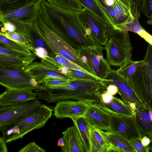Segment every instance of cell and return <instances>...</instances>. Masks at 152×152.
Masks as SVG:
<instances>
[{"label":"cell","instance_id":"obj_1","mask_svg":"<svg viewBox=\"0 0 152 152\" xmlns=\"http://www.w3.org/2000/svg\"><path fill=\"white\" fill-rule=\"evenodd\" d=\"M79 12L61 8L46 0L41 2L39 15L45 24L58 35L68 40L76 48L79 45L101 46L81 22Z\"/></svg>","mask_w":152,"mask_h":152},{"label":"cell","instance_id":"obj_2","mask_svg":"<svg viewBox=\"0 0 152 152\" xmlns=\"http://www.w3.org/2000/svg\"><path fill=\"white\" fill-rule=\"evenodd\" d=\"M106 80L71 79L62 86L36 92V97L48 103L64 100H77L89 104L99 103L102 93L107 91Z\"/></svg>","mask_w":152,"mask_h":152},{"label":"cell","instance_id":"obj_3","mask_svg":"<svg viewBox=\"0 0 152 152\" xmlns=\"http://www.w3.org/2000/svg\"><path fill=\"white\" fill-rule=\"evenodd\" d=\"M53 110L44 104L31 114L13 123L0 128L5 142L23 138L30 132L44 126L51 118Z\"/></svg>","mask_w":152,"mask_h":152},{"label":"cell","instance_id":"obj_4","mask_svg":"<svg viewBox=\"0 0 152 152\" xmlns=\"http://www.w3.org/2000/svg\"><path fill=\"white\" fill-rule=\"evenodd\" d=\"M127 81L143 105L152 111V45L148 44L144 59Z\"/></svg>","mask_w":152,"mask_h":152},{"label":"cell","instance_id":"obj_5","mask_svg":"<svg viewBox=\"0 0 152 152\" xmlns=\"http://www.w3.org/2000/svg\"><path fill=\"white\" fill-rule=\"evenodd\" d=\"M35 27L37 33L54 56H60L64 57L89 72L82 61L78 50L50 30L43 22L39 14L35 24Z\"/></svg>","mask_w":152,"mask_h":152},{"label":"cell","instance_id":"obj_6","mask_svg":"<svg viewBox=\"0 0 152 152\" xmlns=\"http://www.w3.org/2000/svg\"><path fill=\"white\" fill-rule=\"evenodd\" d=\"M41 2L31 3L15 10L0 11V22L12 23L15 26L16 33L29 38L31 25L37 21Z\"/></svg>","mask_w":152,"mask_h":152},{"label":"cell","instance_id":"obj_7","mask_svg":"<svg viewBox=\"0 0 152 152\" xmlns=\"http://www.w3.org/2000/svg\"><path fill=\"white\" fill-rule=\"evenodd\" d=\"M78 16L83 25L102 46H104L109 39L118 35L122 31L114 25H107L86 8L79 12Z\"/></svg>","mask_w":152,"mask_h":152},{"label":"cell","instance_id":"obj_8","mask_svg":"<svg viewBox=\"0 0 152 152\" xmlns=\"http://www.w3.org/2000/svg\"><path fill=\"white\" fill-rule=\"evenodd\" d=\"M104 48L106 52V60L110 66H121L132 59V47L127 31L122 30L109 39Z\"/></svg>","mask_w":152,"mask_h":152},{"label":"cell","instance_id":"obj_9","mask_svg":"<svg viewBox=\"0 0 152 152\" xmlns=\"http://www.w3.org/2000/svg\"><path fill=\"white\" fill-rule=\"evenodd\" d=\"M77 49L83 63L90 72L103 80L113 71L111 66L103 56L104 47L79 45Z\"/></svg>","mask_w":152,"mask_h":152},{"label":"cell","instance_id":"obj_10","mask_svg":"<svg viewBox=\"0 0 152 152\" xmlns=\"http://www.w3.org/2000/svg\"><path fill=\"white\" fill-rule=\"evenodd\" d=\"M37 98L10 105H0V128L18 121L31 114L42 105Z\"/></svg>","mask_w":152,"mask_h":152},{"label":"cell","instance_id":"obj_11","mask_svg":"<svg viewBox=\"0 0 152 152\" xmlns=\"http://www.w3.org/2000/svg\"><path fill=\"white\" fill-rule=\"evenodd\" d=\"M0 84L7 90H29L34 91L39 87L35 79L24 71L10 69L0 67Z\"/></svg>","mask_w":152,"mask_h":152},{"label":"cell","instance_id":"obj_12","mask_svg":"<svg viewBox=\"0 0 152 152\" xmlns=\"http://www.w3.org/2000/svg\"><path fill=\"white\" fill-rule=\"evenodd\" d=\"M105 79L109 80L105 81L107 86L112 84L117 87L118 92L134 113L136 109L145 107L130 87L127 80L118 74L116 70H113Z\"/></svg>","mask_w":152,"mask_h":152},{"label":"cell","instance_id":"obj_13","mask_svg":"<svg viewBox=\"0 0 152 152\" xmlns=\"http://www.w3.org/2000/svg\"><path fill=\"white\" fill-rule=\"evenodd\" d=\"M89 107V104L82 101L62 100L56 103L53 109V115L56 118H69L72 120L84 116Z\"/></svg>","mask_w":152,"mask_h":152},{"label":"cell","instance_id":"obj_14","mask_svg":"<svg viewBox=\"0 0 152 152\" xmlns=\"http://www.w3.org/2000/svg\"><path fill=\"white\" fill-rule=\"evenodd\" d=\"M110 126L109 132H116L129 140L133 138L142 139L135 116L110 114Z\"/></svg>","mask_w":152,"mask_h":152},{"label":"cell","instance_id":"obj_15","mask_svg":"<svg viewBox=\"0 0 152 152\" xmlns=\"http://www.w3.org/2000/svg\"><path fill=\"white\" fill-rule=\"evenodd\" d=\"M141 3V0H135L131 8V12L133 17L132 20L116 27L121 30L135 32L143 38L149 44L152 45V35L145 30L138 20L139 18H140V14L142 12Z\"/></svg>","mask_w":152,"mask_h":152},{"label":"cell","instance_id":"obj_16","mask_svg":"<svg viewBox=\"0 0 152 152\" xmlns=\"http://www.w3.org/2000/svg\"><path fill=\"white\" fill-rule=\"evenodd\" d=\"M67 128L62 132L64 145L62 152H87L83 138L76 124Z\"/></svg>","mask_w":152,"mask_h":152},{"label":"cell","instance_id":"obj_17","mask_svg":"<svg viewBox=\"0 0 152 152\" xmlns=\"http://www.w3.org/2000/svg\"><path fill=\"white\" fill-rule=\"evenodd\" d=\"M24 72L31 77L36 80L40 86L44 84L45 79L50 77L65 79L72 78L50 69L41 62H33L26 68Z\"/></svg>","mask_w":152,"mask_h":152},{"label":"cell","instance_id":"obj_18","mask_svg":"<svg viewBox=\"0 0 152 152\" xmlns=\"http://www.w3.org/2000/svg\"><path fill=\"white\" fill-rule=\"evenodd\" d=\"M41 62L50 69L62 74L68 69H72L95 76L89 71L60 56H48L42 58Z\"/></svg>","mask_w":152,"mask_h":152},{"label":"cell","instance_id":"obj_19","mask_svg":"<svg viewBox=\"0 0 152 152\" xmlns=\"http://www.w3.org/2000/svg\"><path fill=\"white\" fill-rule=\"evenodd\" d=\"M136 124L142 138L146 136L152 142V111L145 107L134 111Z\"/></svg>","mask_w":152,"mask_h":152},{"label":"cell","instance_id":"obj_20","mask_svg":"<svg viewBox=\"0 0 152 152\" xmlns=\"http://www.w3.org/2000/svg\"><path fill=\"white\" fill-rule=\"evenodd\" d=\"M89 104L84 117L92 124L106 132H110V114L102 109Z\"/></svg>","mask_w":152,"mask_h":152},{"label":"cell","instance_id":"obj_21","mask_svg":"<svg viewBox=\"0 0 152 152\" xmlns=\"http://www.w3.org/2000/svg\"><path fill=\"white\" fill-rule=\"evenodd\" d=\"M29 90H7L1 94L0 105H10L37 98L36 93Z\"/></svg>","mask_w":152,"mask_h":152},{"label":"cell","instance_id":"obj_22","mask_svg":"<svg viewBox=\"0 0 152 152\" xmlns=\"http://www.w3.org/2000/svg\"><path fill=\"white\" fill-rule=\"evenodd\" d=\"M90 140L91 152H107L110 146L106 132L91 124Z\"/></svg>","mask_w":152,"mask_h":152},{"label":"cell","instance_id":"obj_23","mask_svg":"<svg viewBox=\"0 0 152 152\" xmlns=\"http://www.w3.org/2000/svg\"><path fill=\"white\" fill-rule=\"evenodd\" d=\"M110 146L107 152H136L130 140L114 132H106Z\"/></svg>","mask_w":152,"mask_h":152},{"label":"cell","instance_id":"obj_24","mask_svg":"<svg viewBox=\"0 0 152 152\" xmlns=\"http://www.w3.org/2000/svg\"><path fill=\"white\" fill-rule=\"evenodd\" d=\"M34 54L27 59H22L0 53V67L15 70L24 71L36 59Z\"/></svg>","mask_w":152,"mask_h":152},{"label":"cell","instance_id":"obj_25","mask_svg":"<svg viewBox=\"0 0 152 152\" xmlns=\"http://www.w3.org/2000/svg\"><path fill=\"white\" fill-rule=\"evenodd\" d=\"M101 108L110 114L128 116H134V113L130 108L119 98L113 96L109 103L104 104L101 101L99 103Z\"/></svg>","mask_w":152,"mask_h":152},{"label":"cell","instance_id":"obj_26","mask_svg":"<svg viewBox=\"0 0 152 152\" xmlns=\"http://www.w3.org/2000/svg\"><path fill=\"white\" fill-rule=\"evenodd\" d=\"M77 126L84 143L87 152H91L90 140L91 123L84 116L72 120Z\"/></svg>","mask_w":152,"mask_h":152},{"label":"cell","instance_id":"obj_27","mask_svg":"<svg viewBox=\"0 0 152 152\" xmlns=\"http://www.w3.org/2000/svg\"><path fill=\"white\" fill-rule=\"evenodd\" d=\"M0 46L26 55L35 54L23 44L0 35Z\"/></svg>","mask_w":152,"mask_h":152},{"label":"cell","instance_id":"obj_28","mask_svg":"<svg viewBox=\"0 0 152 152\" xmlns=\"http://www.w3.org/2000/svg\"><path fill=\"white\" fill-rule=\"evenodd\" d=\"M83 7L95 14L105 23L109 25H114L104 11L98 6L94 0H77Z\"/></svg>","mask_w":152,"mask_h":152},{"label":"cell","instance_id":"obj_29","mask_svg":"<svg viewBox=\"0 0 152 152\" xmlns=\"http://www.w3.org/2000/svg\"><path fill=\"white\" fill-rule=\"evenodd\" d=\"M42 0H0V11L12 10Z\"/></svg>","mask_w":152,"mask_h":152},{"label":"cell","instance_id":"obj_30","mask_svg":"<svg viewBox=\"0 0 152 152\" xmlns=\"http://www.w3.org/2000/svg\"><path fill=\"white\" fill-rule=\"evenodd\" d=\"M0 35L23 44L36 54L35 48L32 45L31 40L25 36L18 33L7 31L0 32Z\"/></svg>","mask_w":152,"mask_h":152},{"label":"cell","instance_id":"obj_31","mask_svg":"<svg viewBox=\"0 0 152 152\" xmlns=\"http://www.w3.org/2000/svg\"><path fill=\"white\" fill-rule=\"evenodd\" d=\"M141 61H134L132 59H129L116 71L120 75L127 80L134 74Z\"/></svg>","mask_w":152,"mask_h":152},{"label":"cell","instance_id":"obj_32","mask_svg":"<svg viewBox=\"0 0 152 152\" xmlns=\"http://www.w3.org/2000/svg\"><path fill=\"white\" fill-rule=\"evenodd\" d=\"M49 3L65 9L80 12L83 7L77 0H46Z\"/></svg>","mask_w":152,"mask_h":152},{"label":"cell","instance_id":"obj_33","mask_svg":"<svg viewBox=\"0 0 152 152\" xmlns=\"http://www.w3.org/2000/svg\"><path fill=\"white\" fill-rule=\"evenodd\" d=\"M67 75L71 78L75 79L88 80H103L96 76L86 74L79 70L72 69L68 70Z\"/></svg>","mask_w":152,"mask_h":152},{"label":"cell","instance_id":"obj_34","mask_svg":"<svg viewBox=\"0 0 152 152\" xmlns=\"http://www.w3.org/2000/svg\"><path fill=\"white\" fill-rule=\"evenodd\" d=\"M0 53L22 59H27L30 58L31 56L34 55L28 56L25 55L12 50L4 48L1 46H0Z\"/></svg>","mask_w":152,"mask_h":152},{"label":"cell","instance_id":"obj_35","mask_svg":"<svg viewBox=\"0 0 152 152\" xmlns=\"http://www.w3.org/2000/svg\"><path fill=\"white\" fill-rule=\"evenodd\" d=\"M142 11L148 18L152 15V0H142L141 3Z\"/></svg>","mask_w":152,"mask_h":152},{"label":"cell","instance_id":"obj_36","mask_svg":"<svg viewBox=\"0 0 152 152\" xmlns=\"http://www.w3.org/2000/svg\"><path fill=\"white\" fill-rule=\"evenodd\" d=\"M18 152H45L46 151L39 146L34 142H31L26 145L19 151Z\"/></svg>","mask_w":152,"mask_h":152},{"label":"cell","instance_id":"obj_37","mask_svg":"<svg viewBox=\"0 0 152 152\" xmlns=\"http://www.w3.org/2000/svg\"><path fill=\"white\" fill-rule=\"evenodd\" d=\"M141 138H133L130 140L136 152H148L146 148L142 143Z\"/></svg>","mask_w":152,"mask_h":152},{"label":"cell","instance_id":"obj_38","mask_svg":"<svg viewBox=\"0 0 152 152\" xmlns=\"http://www.w3.org/2000/svg\"><path fill=\"white\" fill-rule=\"evenodd\" d=\"M36 54L42 58L49 56V53L47 49L43 48L38 47L35 48Z\"/></svg>","mask_w":152,"mask_h":152},{"label":"cell","instance_id":"obj_39","mask_svg":"<svg viewBox=\"0 0 152 152\" xmlns=\"http://www.w3.org/2000/svg\"><path fill=\"white\" fill-rule=\"evenodd\" d=\"M113 96H112L106 91L101 94L100 101L104 104L110 103L112 100Z\"/></svg>","mask_w":152,"mask_h":152},{"label":"cell","instance_id":"obj_40","mask_svg":"<svg viewBox=\"0 0 152 152\" xmlns=\"http://www.w3.org/2000/svg\"><path fill=\"white\" fill-rule=\"evenodd\" d=\"M107 91L112 96L115 95L118 92L117 87L115 85L111 84L108 85Z\"/></svg>","mask_w":152,"mask_h":152},{"label":"cell","instance_id":"obj_41","mask_svg":"<svg viewBox=\"0 0 152 152\" xmlns=\"http://www.w3.org/2000/svg\"><path fill=\"white\" fill-rule=\"evenodd\" d=\"M6 143L4 139L1 137L0 138V151L1 152H8Z\"/></svg>","mask_w":152,"mask_h":152},{"label":"cell","instance_id":"obj_42","mask_svg":"<svg viewBox=\"0 0 152 152\" xmlns=\"http://www.w3.org/2000/svg\"><path fill=\"white\" fill-rule=\"evenodd\" d=\"M124 6L131 10L132 4L135 0H118Z\"/></svg>","mask_w":152,"mask_h":152},{"label":"cell","instance_id":"obj_43","mask_svg":"<svg viewBox=\"0 0 152 152\" xmlns=\"http://www.w3.org/2000/svg\"><path fill=\"white\" fill-rule=\"evenodd\" d=\"M141 142L143 145L146 148L149 152V149L148 146L151 142L149 138L145 136L142 138Z\"/></svg>","mask_w":152,"mask_h":152},{"label":"cell","instance_id":"obj_44","mask_svg":"<svg viewBox=\"0 0 152 152\" xmlns=\"http://www.w3.org/2000/svg\"><path fill=\"white\" fill-rule=\"evenodd\" d=\"M57 145L58 146L61 147L63 146L64 145V142L62 137L58 139L57 142Z\"/></svg>","mask_w":152,"mask_h":152},{"label":"cell","instance_id":"obj_45","mask_svg":"<svg viewBox=\"0 0 152 152\" xmlns=\"http://www.w3.org/2000/svg\"><path fill=\"white\" fill-rule=\"evenodd\" d=\"M146 22L147 24L152 25V15L151 17L148 18Z\"/></svg>","mask_w":152,"mask_h":152},{"label":"cell","instance_id":"obj_46","mask_svg":"<svg viewBox=\"0 0 152 152\" xmlns=\"http://www.w3.org/2000/svg\"><path fill=\"white\" fill-rule=\"evenodd\" d=\"M148 147L149 149V152H152V142H151Z\"/></svg>","mask_w":152,"mask_h":152}]
</instances>
